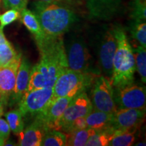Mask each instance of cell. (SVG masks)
Returning <instances> with one entry per match:
<instances>
[{
  "label": "cell",
  "mask_w": 146,
  "mask_h": 146,
  "mask_svg": "<svg viewBox=\"0 0 146 146\" xmlns=\"http://www.w3.org/2000/svg\"><path fill=\"white\" fill-rule=\"evenodd\" d=\"M134 131H114L109 141L110 146H130L134 143Z\"/></svg>",
  "instance_id": "cell-20"
},
{
  "label": "cell",
  "mask_w": 146,
  "mask_h": 146,
  "mask_svg": "<svg viewBox=\"0 0 146 146\" xmlns=\"http://www.w3.org/2000/svg\"><path fill=\"white\" fill-rule=\"evenodd\" d=\"M92 109V103L85 91L76 95L66 108L58 123V130H64L76 118L85 117Z\"/></svg>",
  "instance_id": "cell-9"
},
{
  "label": "cell",
  "mask_w": 146,
  "mask_h": 146,
  "mask_svg": "<svg viewBox=\"0 0 146 146\" xmlns=\"http://www.w3.org/2000/svg\"><path fill=\"white\" fill-rule=\"evenodd\" d=\"M117 46L113 59V70L110 81L115 89L133 83L136 70L135 62L131 45L125 29L120 25L112 27Z\"/></svg>",
  "instance_id": "cell-2"
},
{
  "label": "cell",
  "mask_w": 146,
  "mask_h": 146,
  "mask_svg": "<svg viewBox=\"0 0 146 146\" xmlns=\"http://www.w3.org/2000/svg\"><path fill=\"white\" fill-rule=\"evenodd\" d=\"M76 1H80V0H76Z\"/></svg>",
  "instance_id": "cell-36"
},
{
  "label": "cell",
  "mask_w": 146,
  "mask_h": 146,
  "mask_svg": "<svg viewBox=\"0 0 146 146\" xmlns=\"http://www.w3.org/2000/svg\"><path fill=\"white\" fill-rule=\"evenodd\" d=\"M66 144V134L59 130L52 129L45 133L42 141L43 146H64Z\"/></svg>",
  "instance_id": "cell-22"
},
{
  "label": "cell",
  "mask_w": 146,
  "mask_h": 146,
  "mask_svg": "<svg viewBox=\"0 0 146 146\" xmlns=\"http://www.w3.org/2000/svg\"><path fill=\"white\" fill-rule=\"evenodd\" d=\"M54 100L52 87H43L25 93L18 103V109L23 116H36L44 112Z\"/></svg>",
  "instance_id": "cell-5"
},
{
  "label": "cell",
  "mask_w": 146,
  "mask_h": 146,
  "mask_svg": "<svg viewBox=\"0 0 146 146\" xmlns=\"http://www.w3.org/2000/svg\"><path fill=\"white\" fill-rule=\"evenodd\" d=\"M31 68V65L29 60L26 58H22L16 74L15 87L10 96L12 103H19L26 92Z\"/></svg>",
  "instance_id": "cell-14"
},
{
  "label": "cell",
  "mask_w": 146,
  "mask_h": 146,
  "mask_svg": "<svg viewBox=\"0 0 146 146\" xmlns=\"http://www.w3.org/2000/svg\"><path fill=\"white\" fill-rule=\"evenodd\" d=\"M21 54H18L8 41L0 43V64L1 66L20 61Z\"/></svg>",
  "instance_id": "cell-19"
},
{
  "label": "cell",
  "mask_w": 146,
  "mask_h": 146,
  "mask_svg": "<svg viewBox=\"0 0 146 146\" xmlns=\"http://www.w3.org/2000/svg\"><path fill=\"white\" fill-rule=\"evenodd\" d=\"M5 117L10 130L14 134L18 135L24 130L23 116L19 109L13 110L7 112L5 114Z\"/></svg>",
  "instance_id": "cell-21"
},
{
  "label": "cell",
  "mask_w": 146,
  "mask_h": 146,
  "mask_svg": "<svg viewBox=\"0 0 146 146\" xmlns=\"http://www.w3.org/2000/svg\"><path fill=\"white\" fill-rule=\"evenodd\" d=\"M117 46L112 27L107 29L100 36L98 43V55L100 72L110 79L112 74L113 59Z\"/></svg>",
  "instance_id": "cell-7"
},
{
  "label": "cell",
  "mask_w": 146,
  "mask_h": 146,
  "mask_svg": "<svg viewBox=\"0 0 146 146\" xmlns=\"http://www.w3.org/2000/svg\"><path fill=\"white\" fill-rule=\"evenodd\" d=\"M96 130L85 128L72 132L68 133L66 135V144L70 146H84L86 145L87 141L89 137L94 134Z\"/></svg>",
  "instance_id": "cell-18"
},
{
  "label": "cell",
  "mask_w": 146,
  "mask_h": 146,
  "mask_svg": "<svg viewBox=\"0 0 146 146\" xmlns=\"http://www.w3.org/2000/svg\"><path fill=\"white\" fill-rule=\"evenodd\" d=\"M1 1H2V0H0V4H1Z\"/></svg>",
  "instance_id": "cell-34"
},
{
  "label": "cell",
  "mask_w": 146,
  "mask_h": 146,
  "mask_svg": "<svg viewBox=\"0 0 146 146\" xmlns=\"http://www.w3.org/2000/svg\"><path fill=\"white\" fill-rule=\"evenodd\" d=\"M91 18L108 21L114 17L121 7V0H85Z\"/></svg>",
  "instance_id": "cell-12"
},
{
  "label": "cell",
  "mask_w": 146,
  "mask_h": 146,
  "mask_svg": "<svg viewBox=\"0 0 146 146\" xmlns=\"http://www.w3.org/2000/svg\"><path fill=\"white\" fill-rule=\"evenodd\" d=\"M133 53L134 55L135 68L139 74L141 76L142 82L145 83L146 82V51L145 47L138 46L133 49Z\"/></svg>",
  "instance_id": "cell-23"
},
{
  "label": "cell",
  "mask_w": 146,
  "mask_h": 146,
  "mask_svg": "<svg viewBox=\"0 0 146 146\" xmlns=\"http://www.w3.org/2000/svg\"><path fill=\"white\" fill-rule=\"evenodd\" d=\"M98 75L82 73L66 68L58 76L53 85L54 99L62 97L72 98L93 85Z\"/></svg>",
  "instance_id": "cell-4"
},
{
  "label": "cell",
  "mask_w": 146,
  "mask_h": 146,
  "mask_svg": "<svg viewBox=\"0 0 146 146\" xmlns=\"http://www.w3.org/2000/svg\"><path fill=\"white\" fill-rule=\"evenodd\" d=\"M21 17V12L15 9H10L6 12L0 14V28L3 29Z\"/></svg>",
  "instance_id": "cell-27"
},
{
  "label": "cell",
  "mask_w": 146,
  "mask_h": 146,
  "mask_svg": "<svg viewBox=\"0 0 146 146\" xmlns=\"http://www.w3.org/2000/svg\"><path fill=\"white\" fill-rule=\"evenodd\" d=\"M10 131V128L6 120L0 118V145H4L5 141L8 139Z\"/></svg>",
  "instance_id": "cell-30"
},
{
  "label": "cell",
  "mask_w": 146,
  "mask_h": 146,
  "mask_svg": "<svg viewBox=\"0 0 146 146\" xmlns=\"http://www.w3.org/2000/svg\"><path fill=\"white\" fill-rule=\"evenodd\" d=\"M113 115L112 113L105 112L93 108L91 112L85 116L87 127L96 131H105L111 129Z\"/></svg>",
  "instance_id": "cell-16"
},
{
  "label": "cell",
  "mask_w": 146,
  "mask_h": 146,
  "mask_svg": "<svg viewBox=\"0 0 146 146\" xmlns=\"http://www.w3.org/2000/svg\"><path fill=\"white\" fill-rule=\"evenodd\" d=\"M68 68L82 73L100 75V70L94 67L88 47L81 36L72 35L64 41Z\"/></svg>",
  "instance_id": "cell-3"
},
{
  "label": "cell",
  "mask_w": 146,
  "mask_h": 146,
  "mask_svg": "<svg viewBox=\"0 0 146 146\" xmlns=\"http://www.w3.org/2000/svg\"><path fill=\"white\" fill-rule=\"evenodd\" d=\"M130 16L133 21H144L146 20L145 0H132L130 3Z\"/></svg>",
  "instance_id": "cell-26"
},
{
  "label": "cell",
  "mask_w": 146,
  "mask_h": 146,
  "mask_svg": "<svg viewBox=\"0 0 146 146\" xmlns=\"http://www.w3.org/2000/svg\"><path fill=\"white\" fill-rule=\"evenodd\" d=\"M114 131L111 129L105 131H96L87 140V146H107Z\"/></svg>",
  "instance_id": "cell-25"
},
{
  "label": "cell",
  "mask_w": 146,
  "mask_h": 146,
  "mask_svg": "<svg viewBox=\"0 0 146 146\" xmlns=\"http://www.w3.org/2000/svg\"><path fill=\"white\" fill-rule=\"evenodd\" d=\"M114 100L118 108L145 110V87L131 83L127 86L114 89Z\"/></svg>",
  "instance_id": "cell-8"
},
{
  "label": "cell",
  "mask_w": 146,
  "mask_h": 146,
  "mask_svg": "<svg viewBox=\"0 0 146 146\" xmlns=\"http://www.w3.org/2000/svg\"><path fill=\"white\" fill-rule=\"evenodd\" d=\"M87 128L85 117H80L75 119L68 126L64 129V131L66 133H70L72 131H75L81 129Z\"/></svg>",
  "instance_id": "cell-29"
},
{
  "label": "cell",
  "mask_w": 146,
  "mask_h": 146,
  "mask_svg": "<svg viewBox=\"0 0 146 146\" xmlns=\"http://www.w3.org/2000/svg\"><path fill=\"white\" fill-rule=\"evenodd\" d=\"M20 61L0 67V94L8 103L13 93Z\"/></svg>",
  "instance_id": "cell-13"
},
{
  "label": "cell",
  "mask_w": 146,
  "mask_h": 146,
  "mask_svg": "<svg viewBox=\"0 0 146 146\" xmlns=\"http://www.w3.org/2000/svg\"><path fill=\"white\" fill-rule=\"evenodd\" d=\"M91 89V103L93 108L108 113H114L117 110L114 100V89L110 79L104 75L95 78Z\"/></svg>",
  "instance_id": "cell-6"
},
{
  "label": "cell",
  "mask_w": 146,
  "mask_h": 146,
  "mask_svg": "<svg viewBox=\"0 0 146 146\" xmlns=\"http://www.w3.org/2000/svg\"><path fill=\"white\" fill-rule=\"evenodd\" d=\"M21 18L22 23L26 28L34 36L35 39H39L46 35L35 14L33 11L27 8L22 10L21 12Z\"/></svg>",
  "instance_id": "cell-17"
},
{
  "label": "cell",
  "mask_w": 146,
  "mask_h": 146,
  "mask_svg": "<svg viewBox=\"0 0 146 146\" xmlns=\"http://www.w3.org/2000/svg\"><path fill=\"white\" fill-rule=\"evenodd\" d=\"M5 9H15L21 12L27 8L29 0H2Z\"/></svg>",
  "instance_id": "cell-28"
},
{
  "label": "cell",
  "mask_w": 146,
  "mask_h": 146,
  "mask_svg": "<svg viewBox=\"0 0 146 146\" xmlns=\"http://www.w3.org/2000/svg\"><path fill=\"white\" fill-rule=\"evenodd\" d=\"M145 110L118 108L114 113L111 129L113 131H134L143 121Z\"/></svg>",
  "instance_id": "cell-10"
},
{
  "label": "cell",
  "mask_w": 146,
  "mask_h": 146,
  "mask_svg": "<svg viewBox=\"0 0 146 146\" xmlns=\"http://www.w3.org/2000/svg\"><path fill=\"white\" fill-rule=\"evenodd\" d=\"M6 102H5L4 98H3V96H1V94H0V106H4L6 104Z\"/></svg>",
  "instance_id": "cell-32"
},
{
  "label": "cell",
  "mask_w": 146,
  "mask_h": 146,
  "mask_svg": "<svg viewBox=\"0 0 146 146\" xmlns=\"http://www.w3.org/2000/svg\"><path fill=\"white\" fill-rule=\"evenodd\" d=\"M32 8L46 35L63 36L78 21L77 16L72 10L58 3L36 1Z\"/></svg>",
  "instance_id": "cell-1"
},
{
  "label": "cell",
  "mask_w": 146,
  "mask_h": 146,
  "mask_svg": "<svg viewBox=\"0 0 146 146\" xmlns=\"http://www.w3.org/2000/svg\"><path fill=\"white\" fill-rule=\"evenodd\" d=\"M1 64H0V67H1Z\"/></svg>",
  "instance_id": "cell-35"
},
{
  "label": "cell",
  "mask_w": 146,
  "mask_h": 146,
  "mask_svg": "<svg viewBox=\"0 0 146 146\" xmlns=\"http://www.w3.org/2000/svg\"><path fill=\"white\" fill-rule=\"evenodd\" d=\"M36 1H42V2H45V3H60L62 2L71 3L72 2V0H36Z\"/></svg>",
  "instance_id": "cell-31"
},
{
  "label": "cell",
  "mask_w": 146,
  "mask_h": 146,
  "mask_svg": "<svg viewBox=\"0 0 146 146\" xmlns=\"http://www.w3.org/2000/svg\"><path fill=\"white\" fill-rule=\"evenodd\" d=\"M46 129L39 120L35 119L33 123L18 134V145L41 146Z\"/></svg>",
  "instance_id": "cell-15"
},
{
  "label": "cell",
  "mask_w": 146,
  "mask_h": 146,
  "mask_svg": "<svg viewBox=\"0 0 146 146\" xmlns=\"http://www.w3.org/2000/svg\"><path fill=\"white\" fill-rule=\"evenodd\" d=\"M129 31L133 39L140 45L146 47V23L144 21H133L129 27Z\"/></svg>",
  "instance_id": "cell-24"
},
{
  "label": "cell",
  "mask_w": 146,
  "mask_h": 146,
  "mask_svg": "<svg viewBox=\"0 0 146 146\" xmlns=\"http://www.w3.org/2000/svg\"><path fill=\"white\" fill-rule=\"evenodd\" d=\"M72 98L62 97L55 99L43 112L35 116V119L43 124L47 131L56 129L58 130V123L64 112L66 108Z\"/></svg>",
  "instance_id": "cell-11"
},
{
  "label": "cell",
  "mask_w": 146,
  "mask_h": 146,
  "mask_svg": "<svg viewBox=\"0 0 146 146\" xmlns=\"http://www.w3.org/2000/svg\"><path fill=\"white\" fill-rule=\"evenodd\" d=\"M136 145H145V143H143V142H142V143H139L136 144Z\"/></svg>",
  "instance_id": "cell-33"
}]
</instances>
